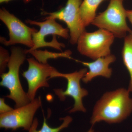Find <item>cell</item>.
<instances>
[{"label": "cell", "mask_w": 132, "mask_h": 132, "mask_svg": "<svg viewBox=\"0 0 132 132\" xmlns=\"http://www.w3.org/2000/svg\"><path fill=\"white\" fill-rule=\"evenodd\" d=\"M129 93L122 88L104 94L94 107L90 121L92 126L101 121L120 123L127 118L132 112V98Z\"/></svg>", "instance_id": "6da1fadb"}, {"label": "cell", "mask_w": 132, "mask_h": 132, "mask_svg": "<svg viewBox=\"0 0 132 132\" xmlns=\"http://www.w3.org/2000/svg\"><path fill=\"white\" fill-rule=\"evenodd\" d=\"M26 54L25 50L21 48L12 47L7 65L9 71L1 75L0 85L9 90V94L6 97L14 101L15 108L23 106L31 102L27 93L23 90L19 77L20 67L26 59Z\"/></svg>", "instance_id": "7a4b0ae2"}, {"label": "cell", "mask_w": 132, "mask_h": 132, "mask_svg": "<svg viewBox=\"0 0 132 132\" xmlns=\"http://www.w3.org/2000/svg\"><path fill=\"white\" fill-rule=\"evenodd\" d=\"M123 0H110L106 9L95 16L92 25L112 33L115 37L125 38L132 31L126 22V10Z\"/></svg>", "instance_id": "3957f363"}, {"label": "cell", "mask_w": 132, "mask_h": 132, "mask_svg": "<svg viewBox=\"0 0 132 132\" xmlns=\"http://www.w3.org/2000/svg\"><path fill=\"white\" fill-rule=\"evenodd\" d=\"M114 38L112 33L102 29L93 32L85 31L78 39L77 48L81 54L95 60L111 54Z\"/></svg>", "instance_id": "277c9868"}, {"label": "cell", "mask_w": 132, "mask_h": 132, "mask_svg": "<svg viewBox=\"0 0 132 132\" xmlns=\"http://www.w3.org/2000/svg\"><path fill=\"white\" fill-rule=\"evenodd\" d=\"M43 22H38L28 20L26 22L32 25L38 26L40 27L39 31L35 32L32 35L34 46L29 50H25L26 54L41 47H51L60 51L61 48L65 47L64 43L59 42L56 35L61 36L65 39L69 37V29L64 28L57 23L55 20L48 19Z\"/></svg>", "instance_id": "5b68a950"}, {"label": "cell", "mask_w": 132, "mask_h": 132, "mask_svg": "<svg viewBox=\"0 0 132 132\" xmlns=\"http://www.w3.org/2000/svg\"><path fill=\"white\" fill-rule=\"evenodd\" d=\"M88 72L87 69L84 68L79 71L69 73H63L57 71L52 73L49 79L55 78H63L67 80V86L65 90L62 89H54V91L60 100L64 101L66 97H72L75 101L73 107L69 111L70 113L80 111L86 112V109L82 104V99L88 95L86 89L81 87L80 81Z\"/></svg>", "instance_id": "8992f818"}, {"label": "cell", "mask_w": 132, "mask_h": 132, "mask_svg": "<svg viewBox=\"0 0 132 132\" xmlns=\"http://www.w3.org/2000/svg\"><path fill=\"white\" fill-rule=\"evenodd\" d=\"M40 97L35 98L25 105L13 109L6 113L0 114V127L13 130L19 128L29 131L34 121V116L42 106Z\"/></svg>", "instance_id": "52a82bcc"}, {"label": "cell", "mask_w": 132, "mask_h": 132, "mask_svg": "<svg viewBox=\"0 0 132 132\" xmlns=\"http://www.w3.org/2000/svg\"><path fill=\"white\" fill-rule=\"evenodd\" d=\"M0 19L7 27L9 35L8 40L1 37V43L6 46L20 44L30 48L34 47L32 35L38 30L27 26L5 8L0 10Z\"/></svg>", "instance_id": "ba28073f"}, {"label": "cell", "mask_w": 132, "mask_h": 132, "mask_svg": "<svg viewBox=\"0 0 132 132\" xmlns=\"http://www.w3.org/2000/svg\"><path fill=\"white\" fill-rule=\"evenodd\" d=\"M82 0H68L65 6L57 12L48 13L42 11V14L48 15L45 20L53 19L64 21L70 32V42L72 45L77 44L81 35L85 31L79 15V9Z\"/></svg>", "instance_id": "9c48e42d"}, {"label": "cell", "mask_w": 132, "mask_h": 132, "mask_svg": "<svg viewBox=\"0 0 132 132\" xmlns=\"http://www.w3.org/2000/svg\"><path fill=\"white\" fill-rule=\"evenodd\" d=\"M27 60L28 69L22 75L27 81L28 90L27 94L31 101L35 98L36 92L39 88L49 87L48 78H50L56 69L47 63H42L34 58H29Z\"/></svg>", "instance_id": "30bf717a"}, {"label": "cell", "mask_w": 132, "mask_h": 132, "mask_svg": "<svg viewBox=\"0 0 132 132\" xmlns=\"http://www.w3.org/2000/svg\"><path fill=\"white\" fill-rule=\"evenodd\" d=\"M116 60V57L113 54H110L105 57H101L94 61L88 62L75 60L80 62L89 69L85 76L82 79L84 83H87L96 77L102 76L106 78H110L112 75V70L109 68V65Z\"/></svg>", "instance_id": "8fae6325"}, {"label": "cell", "mask_w": 132, "mask_h": 132, "mask_svg": "<svg viewBox=\"0 0 132 132\" xmlns=\"http://www.w3.org/2000/svg\"><path fill=\"white\" fill-rule=\"evenodd\" d=\"M106 0H83L79 9V15L85 28L92 24L99 6Z\"/></svg>", "instance_id": "7c38bea8"}, {"label": "cell", "mask_w": 132, "mask_h": 132, "mask_svg": "<svg viewBox=\"0 0 132 132\" xmlns=\"http://www.w3.org/2000/svg\"><path fill=\"white\" fill-rule=\"evenodd\" d=\"M122 51L123 63L130 76V81L128 90L132 92V32L125 37Z\"/></svg>", "instance_id": "4fadbf2b"}, {"label": "cell", "mask_w": 132, "mask_h": 132, "mask_svg": "<svg viewBox=\"0 0 132 132\" xmlns=\"http://www.w3.org/2000/svg\"><path fill=\"white\" fill-rule=\"evenodd\" d=\"M60 119L63 121L61 125L58 127L52 128L48 125L46 119L44 117V121L41 128L39 130H37L39 122L37 118H34L32 126L28 131V132H60L64 128L68 127L73 120L72 118L68 116L64 118H61Z\"/></svg>", "instance_id": "5bb4252c"}, {"label": "cell", "mask_w": 132, "mask_h": 132, "mask_svg": "<svg viewBox=\"0 0 132 132\" xmlns=\"http://www.w3.org/2000/svg\"><path fill=\"white\" fill-rule=\"evenodd\" d=\"M29 53L32 54L36 58V60H38L39 62L43 63H47V60L49 58L62 57L69 59H72L71 56L72 52L69 50L60 53H51L47 51H42L35 50L30 52Z\"/></svg>", "instance_id": "9a60e30c"}, {"label": "cell", "mask_w": 132, "mask_h": 132, "mask_svg": "<svg viewBox=\"0 0 132 132\" xmlns=\"http://www.w3.org/2000/svg\"><path fill=\"white\" fill-rule=\"evenodd\" d=\"M9 53L7 50L2 47H0V73L2 74L5 70L10 59Z\"/></svg>", "instance_id": "2e32d148"}, {"label": "cell", "mask_w": 132, "mask_h": 132, "mask_svg": "<svg viewBox=\"0 0 132 132\" xmlns=\"http://www.w3.org/2000/svg\"><path fill=\"white\" fill-rule=\"evenodd\" d=\"M13 109L5 103L4 98H0V113H6L13 110Z\"/></svg>", "instance_id": "e0dca14e"}, {"label": "cell", "mask_w": 132, "mask_h": 132, "mask_svg": "<svg viewBox=\"0 0 132 132\" xmlns=\"http://www.w3.org/2000/svg\"><path fill=\"white\" fill-rule=\"evenodd\" d=\"M126 14L127 19L132 25V10H126Z\"/></svg>", "instance_id": "ac0fdd59"}, {"label": "cell", "mask_w": 132, "mask_h": 132, "mask_svg": "<svg viewBox=\"0 0 132 132\" xmlns=\"http://www.w3.org/2000/svg\"><path fill=\"white\" fill-rule=\"evenodd\" d=\"M12 0H0V3H7ZM32 0H23L25 3H28L32 1Z\"/></svg>", "instance_id": "d6986e66"}, {"label": "cell", "mask_w": 132, "mask_h": 132, "mask_svg": "<svg viewBox=\"0 0 132 132\" xmlns=\"http://www.w3.org/2000/svg\"><path fill=\"white\" fill-rule=\"evenodd\" d=\"M99 132L95 131L94 130L93 128V127H91L87 132Z\"/></svg>", "instance_id": "ffe728a7"}, {"label": "cell", "mask_w": 132, "mask_h": 132, "mask_svg": "<svg viewBox=\"0 0 132 132\" xmlns=\"http://www.w3.org/2000/svg\"><path fill=\"white\" fill-rule=\"evenodd\" d=\"M123 1H124V0H123Z\"/></svg>", "instance_id": "44dd1931"}]
</instances>
